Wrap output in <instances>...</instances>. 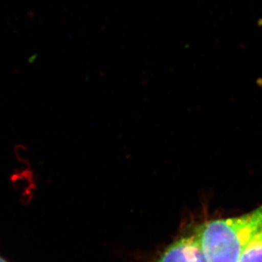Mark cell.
Segmentation results:
<instances>
[{"label":"cell","instance_id":"277c9868","mask_svg":"<svg viewBox=\"0 0 262 262\" xmlns=\"http://www.w3.org/2000/svg\"><path fill=\"white\" fill-rule=\"evenodd\" d=\"M0 262H8L7 260H5V258H3L1 255H0Z\"/></svg>","mask_w":262,"mask_h":262},{"label":"cell","instance_id":"7a4b0ae2","mask_svg":"<svg viewBox=\"0 0 262 262\" xmlns=\"http://www.w3.org/2000/svg\"><path fill=\"white\" fill-rule=\"evenodd\" d=\"M156 262H208L194 233L172 243Z\"/></svg>","mask_w":262,"mask_h":262},{"label":"cell","instance_id":"3957f363","mask_svg":"<svg viewBox=\"0 0 262 262\" xmlns=\"http://www.w3.org/2000/svg\"><path fill=\"white\" fill-rule=\"evenodd\" d=\"M237 262H262V228L249 243Z\"/></svg>","mask_w":262,"mask_h":262},{"label":"cell","instance_id":"6da1fadb","mask_svg":"<svg viewBox=\"0 0 262 262\" xmlns=\"http://www.w3.org/2000/svg\"><path fill=\"white\" fill-rule=\"evenodd\" d=\"M261 228L262 204L238 216L203 222L193 233L208 262H237Z\"/></svg>","mask_w":262,"mask_h":262}]
</instances>
